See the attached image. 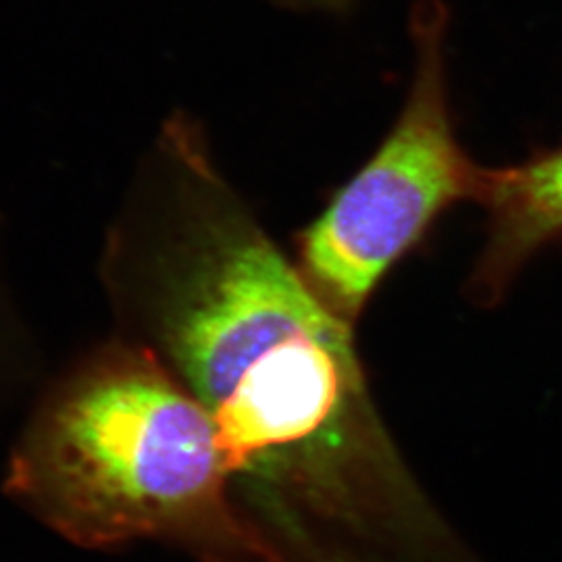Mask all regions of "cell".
Wrapping results in <instances>:
<instances>
[{"label":"cell","mask_w":562,"mask_h":562,"mask_svg":"<svg viewBox=\"0 0 562 562\" xmlns=\"http://www.w3.org/2000/svg\"><path fill=\"white\" fill-rule=\"evenodd\" d=\"M413 74L378 150L294 236L302 276L357 327L383 281L461 202L482 201L487 167L469 157L450 104V13L422 0L408 20Z\"/></svg>","instance_id":"7a4b0ae2"},{"label":"cell","mask_w":562,"mask_h":562,"mask_svg":"<svg viewBox=\"0 0 562 562\" xmlns=\"http://www.w3.org/2000/svg\"><path fill=\"white\" fill-rule=\"evenodd\" d=\"M485 240L462 294L482 308L506 299L527 262L562 240V144L529 159L487 167Z\"/></svg>","instance_id":"3957f363"},{"label":"cell","mask_w":562,"mask_h":562,"mask_svg":"<svg viewBox=\"0 0 562 562\" xmlns=\"http://www.w3.org/2000/svg\"><path fill=\"white\" fill-rule=\"evenodd\" d=\"M7 483L80 546L159 540L196 562H283L234 503L213 417L136 341L97 350L46 396Z\"/></svg>","instance_id":"6da1fadb"},{"label":"cell","mask_w":562,"mask_h":562,"mask_svg":"<svg viewBox=\"0 0 562 562\" xmlns=\"http://www.w3.org/2000/svg\"><path fill=\"white\" fill-rule=\"evenodd\" d=\"M288 4H302L308 9H341L346 7L350 0H283Z\"/></svg>","instance_id":"277c9868"}]
</instances>
